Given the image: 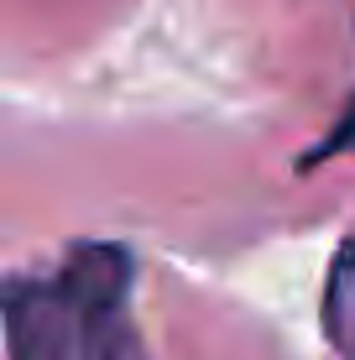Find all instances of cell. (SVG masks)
I'll return each mask as SVG.
<instances>
[{"label":"cell","instance_id":"obj_1","mask_svg":"<svg viewBox=\"0 0 355 360\" xmlns=\"http://www.w3.org/2000/svg\"><path fill=\"white\" fill-rule=\"evenodd\" d=\"M136 256L120 240H79L42 277L6 282L11 360H146L131 324Z\"/></svg>","mask_w":355,"mask_h":360},{"label":"cell","instance_id":"obj_2","mask_svg":"<svg viewBox=\"0 0 355 360\" xmlns=\"http://www.w3.org/2000/svg\"><path fill=\"white\" fill-rule=\"evenodd\" d=\"M350 288H355V235L335 251V262H329V282H324V329H329V340H345Z\"/></svg>","mask_w":355,"mask_h":360},{"label":"cell","instance_id":"obj_3","mask_svg":"<svg viewBox=\"0 0 355 360\" xmlns=\"http://www.w3.org/2000/svg\"><path fill=\"white\" fill-rule=\"evenodd\" d=\"M345 152H355V94H350V105H345V115L329 126L319 141L309 146V152L298 157V167H319V162H329V157H345Z\"/></svg>","mask_w":355,"mask_h":360}]
</instances>
